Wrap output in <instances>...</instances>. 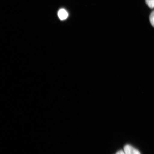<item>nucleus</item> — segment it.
<instances>
[{
	"mask_svg": "<svg viewBox=\"0 0 154 154\" xmlns=\"http://www.w3.org/2000/svg\"><path fill=\"white\" fill-rule=\"evenodd\" d=\"M149 20L151 24L154 27V11L152 12L149 16Z\"/></svg>",
	"mask_w": 154,
	"mask_h": 154,
	"instance_id": "nucleus-4",
	"label": "nucleus"
},
{
	"mask_svg": "<svg viewBox=\"0 0 154 154\" xmlns=\"http://www.w3.org/2000/svg\"><path fill=\"white\" fill-rule=\"evenodd\" d=\"M146 3L150 8H154V0H145Z\"/></svg>",
	"mask_w": 154,
	"mask_h": 154,
	"instance_id": "nucleus-3",
	"label": "nucleus"
},
{
	"mask_svg": "<svg viewBox=\"0 0 154 154\" xmlns=\"http://www.w3.org/2000/svg\"><path fill=\"white\" fill-rule=\"evenodd\" d=\"M124 151L125 154H141L138 149L129 144L125 146Z\"/></svg>",
	"mask_w": 154,
	"mask_h": 154,
	"instance_id": "nucleus-1",
	"label": "nucleus"
},
{
	"mask_svg": "<svg viewBox=\"0 0 154 154\" xmlns=\"http://www.w3.org/2000/svg\"><path fill=\"white\" fill-rule=\"evenodd\" d=\"M58 15L61 20L66 19L68 16V13L65 9H61L59 11Z\"/></svg>",
	"mask_w": 154,
	"mask_h": 154,
	"instance_id": "nucleus-2",
	"label": "nucleus"
},
{
	"mask_svg": "<svg viewBox=\"0 0 154 154\" xmlns=\"http://www.w3.org/2000/svg\"><path fill=\"white\" fill-rule=\"evenodd\" d=\"M116 154H125V153L124 151H123V150H120V151L117 152Z\"/></svg>",
	"mask_w": 154,
	"mask_h": 154,
	"instance_id": "nucleus-5",
	"label": "nucleus"
}]
</instances>
